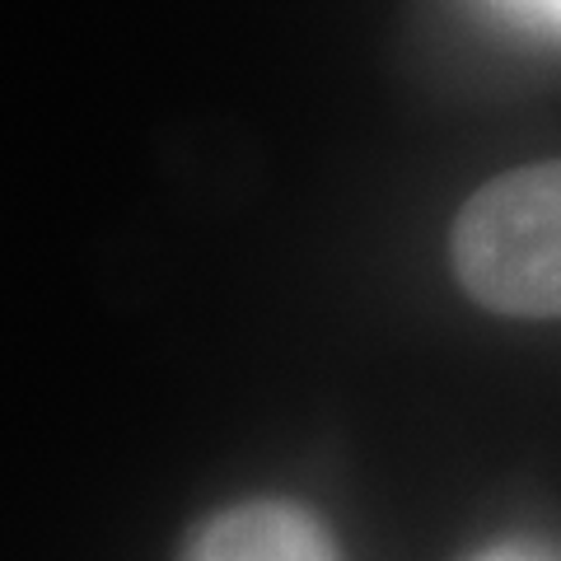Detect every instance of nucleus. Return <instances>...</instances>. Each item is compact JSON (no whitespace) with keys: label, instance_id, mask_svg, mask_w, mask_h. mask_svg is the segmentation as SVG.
I'll return each mask as SVG.
<instances>
[{"label":"nucleus","instance_id":"2","mask_svg":"<svg viewBox=\"0 0 561 561\" xmlns=\"http://www.w3.org/2000/svg\"><path fill=\"white\" fill-rule=\"evenodd\" d=\"M183 561H342L337 538L295 501H243L187 538Z\"/></svg>","mask_w":561,"mask_h":561},{"label":"nucleus","instance_id":"3","mask_svg":"<svg viewBox=\"0 0 561 561\" xmlns=\"http://www.w3.org/2000/svg\"><path fill=\"white\" fill-rule=\"evenodd\" d=\"M496 10H505L511 20H519V24H529V28H557V20H561V0H491Z\"/></svg>","mask_w":561,"mask_h":561},{"label":"nucleus","instance_id":"1","mask_svg":"<svg viewBox=\"0 0 561 561\" xmlns=\"http://www.w3.org/2000/svg\"><path fill=\"white\" fill-rule=\"evenodd\" d=\"M454 272L478 305L515 319L561 309V173L529 164L491 179L454 225Z\"/></svg>","mask_w":561,"mask_h":561},{"label":"nucleus","instance_id":"4","mask_svg":"<svg viewBox=\"0 0 561 561\" xmlns=\"http://www.w3.org/2000/svg\"><path fill=\"white\" fill-rule=\"evenodd\" d=\"M472 561H557V557L542 552V548H534V542H496V548L478 552Z\"/></svg>","mask_w":561,"mask_h":561}]
</instances>
